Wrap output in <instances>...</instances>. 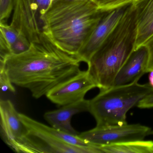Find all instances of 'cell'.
<instances>
[{"label": "cell", "instance_id": "1", "mask_svg": "<svg viewBox=\"0 0 153 153\" xmlns=\"http://www.w3.org/2000/svg\"><path fill=\"white\" fill-rule=\"evenodd\" d=\"M81 59L59 47L43 31L37 42L25 51L11 54L3 67L14 85L28 89L36 99L46 96L56 86L78 74Z\"/></svg>", "mask_w": 153, "mask_h": 153}, {"label": "cell", "instance_id": "2", "mask_svg": "<svg viewBox=\"0 0 153 153\" xmlns=\"http://www.w3.org/2000/svg\"><path fill=\"white\" fill-rule=\"evenodd\" d=\"M105 12L91 0H53L42 17L43 30L62 50L77 55Z\"/></svg>", "mask_w": 153, "mask_h": 153}, {"label": "cell", "instance_id": "3", "mask_svg": "<svg viewBox=\"0 0 153 153\" xmlns=\"http://www.w3.org/2000/svg\"><path fill=\"white\" fill-rule=\"evenodd\" d=\"M137 28L134 4L88 63L87 71L100 90L112 87L123 65L135 49Z\"/></svg>", "mask_w": 153, "mask_h": 153}, {"label": "cell", "instance_id": "4", "mask_svg": "<svg viewBox=\"0 0 153 153\" xmlns=\"http://www.w3.org/2000/svg\"><path fill=\"white\" fill-rule=\"evenodd\" d=\"M153 92L149 83L134 82L112 86L89 100V112L96 121V126L123 125L127 123L128 112L146 96Z\"/></svg>", "mask_w": 153, "mask_h": 153}, {"label": "cell", "instance_id": "5", "mask_svg": "<svg viewBox=\"0 0 153 153\" xmlns=\"http://www.w3.org/2000/svg\"><path fill=\"white\" fill-rule=\"evenodd\" d=\"M52 1V0H14L10 25L30 42H37L43 31L42 17Z\"/></svg>", "mask_w": 153, "mask_h": 153}, {"label": "cell", "instance_id": "6", "mask_svg": "<svg viewBox=\"0 0 153 153\" xmlns=\"http://www.w3.org/2000/svg\"><path fill=\"white\" fill-rule=\"evenodd\" d=\"M25 128V132L15 150L18 153H103L98 146L82 147L71 145L42 131Z\"/></svg>", "mask_w": 153, "mask_h": 153}, {"label": "cell", "instance_id": "7", "mask_svg": "<svg viewBox=\"0 0 153 153\" xmlns=\"http://www.w3.org/2000/svg\"><path fill=\"white\" fill-rule=\"evenodd\" d=\"M151 128L142 124H128L96 126L79 136L89 144L101 147L133 140H143Z\"/></svg>", "mask_w": 153, "mask_h": 153}, {"label": "cell", "instance_id": "8", "mask_svg": "<svg viewBox=\"0 0 153 153\" xmlns=\"http://www.w3.org/2000/svg\"><path fill=\"white\" fill-rule=\"evenodd\" d=\"M97 87L87 70L80 71L53 88L46 96L51 102L63 106L85 99L86 94Z\"/></svg>", "mask_w": 153, "mask_h": 153}, {"label": "cell", "instance_id": "9", "mask_svg": "<svg viewBox=\"0 0 153 153\" xmlns=\"http://www.w3.org/2000/svg\"><path fill=\"white\" fill-rule=\"evenodd\" d=\"M105 12L100 22L78 53L82 62L88 63L114 31L128 6Z\"/></svg>", "mask_w": 153, "mask_h": 153}, {"label": "cell", "instance_id": "10", "mask_svg": "<svg viewBox=\"0 0 153 153\" xmlns=\"http://www.w3.org/2000/svg\"><path fill=\"white\" fill-rule=\"evenodd\" d=\"M1 134L5 143L15 151L26 128L11 101L1 100Z\"/></svg>", "mask_w": 153, "mask_h": 153}, {"label": "cell", "instance_id": "11", "mask_svg": "<svg viewBox=\"0 0 153 153\" xmlns=\"http://www.w3.org/2000/svg\"><path fill=\"white\" fill-rule=\"evenodd\" d=\"M149 52L146 45L135 49L118 72L113 86L138 82L147 73Z\"/></svg>", "mask_w": 153, "mask_h": 153}, {"label": "cell", "instance_id": "12", "mask_svg": "<svg viewBox=\"0 0 153 153\" xmlns=\"http://www.w3.org/2000/svg\"><path fill=\"white\" fill-rule=\"evenodd\" d=\"M88 107L89 100L84 99L63 105L57 110L47 112L44 117L52 127L68 134L77 136V132L71 125V119L75 114L88 111Z\"/></svg>", "mask_w": 153, "mask_h": 153}, {"label": "cell", "instance_id": "13", "mask_svg": "<svg viewBox=\"0 0 153 153\" xmlns=\"http://www.w3.org/2000/svg\"><path fill=\"white\" fill-rule=\"evenodd\" d=\"M133 4L137 21L136 49L153 36V0H137Z\"/></svg>", "mask_w": 153, "mask_h": 153}, {"label": "cell", "instance_id": "14", "mask_svg": "<svg viewBox=\"0 0 153 153\" xmlns=\"http://www.w3.org/2000/svg\"><path fill=\"white\" fill-rule=\"evenodd\" d=\"M19 114L20 120L25 126L27 128L42 131L71 145L82 147L95 146L88 143L80 138L79 135L74 136L68 134L53 127H49L35 120L25 114L21 113H19Z\"/></svg>", "mask_w": 153, "mask_h": 153}, {"label": "cell", "instance_id": "15", "mask_svg": "<svg viewBox=\"0 0 153 153\" xmlns=\"http://www.w3.org/2000/svg\"><path fill=\"white\" fill-rule=\"evenodd\" d=\"M153 141L138 140L102 146L103 153H153Z\"/></svg>", "mask_w": 153, "mask_h": 153}, {"label": "cell", "instance_id": "16", "mask_svg": "<svg viewBox=\"0 0 153 153\" xmlns=\"http://www.w3.org/2000/svg\"><path fill=\"white\" fill-rule=\"evenodd\" d=\"M102 12H107L115 9L133 4L137 0H91Z\"/></svg>", "mask_w": 153, "mask_h": 153}, {"label": "cell", "instance_id": "17", "mask_svg": "<svg viewBox=\"0 0 153 153\" xmlns=\"http://www.w3.org/2000/svg\"><path fill=\"white\" fill-rule=\"evenodd\" d=\"M13 85L5 68L0 67V87L1 92L10 91L15 93L16 89Z\"/></svg>", "mask_w": 153, "mask_h": 153}, {"label": "cell", "instance_id": "18", "mask_svg": "<svg viewBox=\"0 0 153 153\" xmlns=\"http://www.w3.org/2000/svg\"><path fill=\"white\" fill-rule=\"evenodd\" d=\"M14 0H0V22L5 23L13 12Z\"/></svg>", "mask_w": 153, "mask_h": 153}, {"label": "cell", "instance_id": "19", "mask_svg": "<svg viewBox=\"0 0 153 153\" xmlns=\"http://www.w3.org/2000/svg\"><path fill=\"white\" fill-rule=\"evenodd\" d=\"M144 45H146L149 52V61L147 73L153 71V36Z\"/></svg>", "mask_w": 153, "mask_h": 153}, {"label": "cell", "instance_id": "20", "mask_svg": "<svg viewBox=\"0 0 153 153\" xmlns=\"http://www.w3.org/2000/svg\"><path fill=\"white\" fill-rule=\"evenodd\" d=\"M137 106L140 109L153 108V92L148 95L140 101Z\"/></svg>", "mask_w": 153, "mask_h": 153}, {"label": "cell", "instance_id": "21", "mask_svg": "<svg viewBox=\"0 0 153 153\" xmlns=\"http://www.w3.org/2000/svg\"><path fill=\"white\" fill-rule=\"evenodd\" d=\"M149 83L150 85L153 88V71L149 72Z\"/></svg>", "mask_w": 153, "mask_h": 153}, {"label": "cell", "instance_id": "22", "mask_svg": "<svg viewBox=\"0 0 153 153\" xmlns=\"http://www.w3.org/2000/svg\"><path fill=\"white\" fill-rule=\"evenodd\" d=\"M149 135H153V130L151 129V130L149 131Z\"/></svg>", "mask_w": 153, "mask_h": 153}, {"label": "cell", "instance_id": "23", "mask_svg": "<svg viewBox=\"0 0 153 153\" xmlns=\"http://www.w3.org/2000/svg\"></svg>", "mask_w": 153, "mask_h": 153}, {"label": "cell", "instance_id": "24", "mask_svg": "<svg viewBox=\"0 0 153 153\" xmlns=\"http://www.w3.org/2000/svg\"><path fill=\"white\" fill-rule=\"evenodd\" d=\"M52 1H53V0H52Z\"/></svg>", "mask_w": 153, "mask_h": 153}]
</instances>
